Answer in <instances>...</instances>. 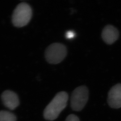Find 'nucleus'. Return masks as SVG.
Here are the masks:
<instances>
[{"instance_id":"f257e3e1","label":"nucleus","mask_w":121,"mask_h":121,"mask_svg":"<svg viewBox=\"0 0 121 121\" xmlns=\"http://www.w3.org/2000/svg\"><path fill=\"white\" fill-rule=\"evenodd\" d=\"M68 99V95L67 92L60 91L57 93L44 109V118L49 121L55 120L66 107Z\"/></svg>"},{"instance_id":"f03ea898","label":"nucleus","mask_w":121,"mask_h":121,"mask_svg":"<svg viewBox=\"0 0 121 121\" xmlns=\"http://www.w3.org/2000/svg\"><path fill=\"white\" fill-rule=\"evenodd\" d=\"M32 16V10L30 6L26 3L18 4L12 15V22L16 27H21L27 25Z\"/></svg>"},{"instance_id":"7ed1b4c3","label":"nucleus","mask_w":121,"mask_h":121,"mask_svg":"<svg viewBox=\"0 0 121 121\" xmlns=\"http://www.w3.org/2000/svg\"><path fill=\"white\" fill-rule=\"evenodd\" d=\"M89 91L86 86H81L75 88L72 92L70 99V106L75 111L82 110L88 101Z\"/></svg>"},{"instance_id":"20e7f679","label":"nucleus","mask_w":121,"mask_h":121,"mask_svg":"<svg viewBox=\"0 0 121 121\" xmlns=\"http://www.w3.org/2000/svg\"><path fill=\"white\" fill-rule=\"evenodd\" d=\"M67 55V49L63 44L52 43L45 51V58L48 63L56 64L60 63Z\"/></svg>"},{"instance_id":"39448f33","label":"nucleus","mask_w":121,"mask_h":121,"mask_svg":"<svg viewBox=\"0 0 121 121\" xmlns=\"http://www.w3.org/2000/svg\"><path fill=\"white\" fill-rule=\"evenodd\" d=\"M107 102L112 108H121V83L117 84L110 89L108 93Z\"/></svg>"},{"instance_id":"423d86ee","label":"nucleus","mask_w":121,"mask_h":121,"mask_svg":"<svg viewBox=\"0 0 121 121\" xmlns=\"http://www.w3.org/2000/svg\"><path fill=\"white\" fill-rule=\"evenodd\" d=\"M1 97L4 106L10 110L15 109L19 104L18 96L13 91H4L2 93Z\"/></svg>"},{"instance_id":"0eeeda50","label":"nucleus","mask_w":121,"mask_h":121,"mask_svg":"<svg viewBox=\"0 0 121 121\" xmlns=\"http://www.w3.org/2000/svg\"><path fill=\"white\" fill-rule=\"evenodd\" d=\"M119 33L114 26L108 25L104 27L102 31L101 37L104 42L108 44L114 43L118 38Z\"/></svg>"},{"instance_id":"6e6552de","label":"nucleus","mask_w":121,"mask_h":121,"mask_svg":"<svg viewBox=\"0 0 121 121\" xmlns=\"http://www.w3.org/2000/svg\"><path fill=\"white\" fill-rule=\"evenodd\" d=\"M17 117L12 112L1 110L0 111V121H16Z\"/></svg>"},{"instance_id":"1a4fd4ad","label":"nucleus","mask_w":121,"mask_h":121,"mask_svg":"<svg viewBox=\"0 0 121 121\" xmlns=\"http://www.w3.org/2000/svg\"><path fill=\"white\" fill-rule=\"evenodd\" d=\"M65 121H80V120L76 115L71 114L67 116Z\"/></svg>"},{"instance_id":"9d476101","label":"nucleus","mask_w":121,"mask_h":121,"mask_svg":"<svg viewBox=\"0 0 121 121\" xmlns=\"http://www.w3.org/2000/svg\"><path fill=\"white\" fill-rule=\"evenodd\" d=\"M65 36H66V37L67 39H72V38H74V37L75 36V33L72 30L68 31L66 32Z\"/></svg>"}]
</instances>
